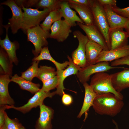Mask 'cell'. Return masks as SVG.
Listing matches in <instances>:
<instances>
[{
	"mask_svg": "<svg viewBox=\"0 0 129 129\" xmlns=\"http://www.w3.org/2000/svg\"><path fill=\"white\" fill-rule=\"evenodd\" d=\"M124 105L123 99L113 93H108L97 95L92 107L99 114L113 117L120 112Z\"/></svg>",
	"mask_w": 129,
	"mask_h": 129,
	"instance_id": "obj_1",
	"label": "cell"
},
{
	"mask_svg": "<svg viewBox=\"0 0 129 129\" xmlns=\"http://www.w3.org/2000/svg\"><path fill=\"white\" fill-rule=\"evenodd\" d=\"M111 74L105 72L96 73L91 78L90 85L97 94L111 93L123 99V96L113 88L112 82Z\"/></svg>",
	"mask_w": 129,
	"mask_h": 129,
	"instance_id": "obj_2",
	"label": "cell"
},
{
	"mask_svg": "<svg viewBox=\"0 0 129 129\" xmlns=\"http://www.w3.org/2000/svg\"><path fill=\"white\" fill-rule=\"evenodd\" d=\"M90 8L93 14L94 24L104 37L110 50L111 45L109 37L110 28L103 7L97 0H93Z\"/></svg>",
	"mask_w": 129,
	"mask_h": 129,
	"instance_id": "obj_3",
	"label": "cell"
},
{
	"mask_svg": "<svg viewBox=\"0 0 129 129\" xmlns=\"http://www.w3.org/2000/svg\"><path fill=\"white\" fill-rule=\"evenodd\" d=\"M26 32L27 41L31 42L34 46L35 49L32 50V52L36 57L43 48L48 44L47 39L50 38V33L44 31L39 25L28 29Z\"/></svg>",
	"mask_w": 129,
	"mask_h": 129,
	"instance_id": "obj_4",
	"label": "cell"
},
{
	"mask_svg": "<svg viewBox=\"0 0 129 129\" xmlns=\"http://www.w3.org/2000/svg\"><path fill=\"white\" fill-rule=\"evenodd\" d=\"M73 34L74 38L78 40V45L77 48L72 52L71 59L75 65L83 68L89 65L86 55V45L89 39L86 35H84L79 30L74 31Z\"/></svg>",
	"mask_w": 129,
	"mask_h": 129,
	"instance_id": "obj_5",
	"label": "cell"
},
{
	"mask_svg": "<svg viewBox=\"0 0 129 129\" xmlns=\"http://www.w3.org/2000/svg\"><path fill=\"white\" fill-rule=\"evenodd\" d=\"M24 16L21 29L26 32L29 28L39 25L40 22L48 15L50 11L45 9L39 11L37 9L23 7Z\"/></svg>",
	"mask_w": 129,
	"mask_h": 129,
	"instance_id": "obj_6",
	"label": "cell"
},
{
	"mask_svg": "<svg viewBox=\"0 0 129 129\" xmlns=\"http://www.w3.org/2000/svg\"><path fill=\"white\" fill-rule=\"evenodd\" d=\"M123 68L111 66L108 62H101L95 64H89L84 68H81L76 75L79 81L83 84L88 81L90 76L93 74L106 72L112 69Z\"/></svg>",
	"mask_w": 129,
	"mask_h": 129,
	"instance_id": "obj_7",
	"label": "cell"
},
{
	"mask_svg": "<svg viewBox=\"0 0 129 129\" xmlns=\"http://www.w3.org/2000/svg\"><path fill=\"white\" fill-rule=\"evenodd\" d=\"M56 94L55 91L46 92L39 90L30 98L27 102L20 107H16L14 105H6V109L12 108L20 111L23 113L29 112L32 108L39 106L43 103L44 100L46 98H52Z\"/></svg>",
	"mask_w": 129,
	"mask_h": 129,
	"instance_id": "obj_8",
	"label": "cell"
},
{
	"mask_svg": "<svg viewBox=\"0 0 129 129\" xmlns=\"http://www.w3.org/2000/svg\"><path fill=\"white\" fill-rule=\"evenodd\" d=\"M1 4L7 6L11 10L12 16L8 19V24L11 27L12 33L15 34L19 29H21L24 13L22 11V9L17 5L14 0H7Z\"/></svg>",
	"mask_w": 129,
	"mask_h": 129,
	"instance_id": "obj_9",
	"label": "cell"
},
{
	"mask_svg": "<svg viewBox=\"0 0 129 129\" xmlns=\"http://www.w3.org/2000/svg\"><path fill=\"white\" fill-rule=\"evenodd\" d=\"M71 27L64 20L57 21L51 27L50 38L56 39L59 42H63L72 32Z\"/></svg>",
	"mask_w": 129,
	"mask_h": 129,
	"instance_id": "obj_10",
	"label": "cell"
},
{
	"mask_svg": "<svg viewBox=\"0 0 129 129\" xmlns=\"http://www.w3.org/2000/svg\"><path fill=\"white\" fill-rule=\"evenodd\" d=\"M67 58L69 62L68 66L64 70L56 71L58 83L55 91L56 94L61 96H62L64 90L66 89L63 84L65 79L70 75H76L81 68L75 65L69 56H67Z\"/></svg>",
	"mask_w": 129,
	"mask_h": 129,
	"instance_id": "obj_11",
	"label": "cell"
},
{
	"mask_svg": "<svg viewBox=\"0 0 129 129\" xmlns=\"http://www.w3.org/2000/svg\"><path fill=\"white\" fill-rule=\"evenodd\" d=\"M39 107V117L36 122L35 129H52L51 121L54 116V110L43 103Z\"/></svg>",
	"mask_w": 129,
	"mask_h": 129,
	"instance_id": "obj_12",
	"label": "cell"
},
{
	"mask_svg": "<svg viewBox=\"0 0 129 129\" xmlns=\"http://www.w3.org/2000/svg\"><path fill=\"white\" fill-rule=\"evenodd\" d=\"M77 24L84 31L89 39L100 45L103 50H109L104 37L94 24L87 25L79 22H77Z\"/></svg>",
	"mask_w": 129,
	"mask_h": 129,
	"instance_id": "obj_13",
	"label": "cell"
},
{
	"mask_svg": "<svg viewBox=\"0 0 129 129\" xmlns=\"http://www.w3.org/2000/svg\"><path fill=\"white\" fill-rule=\"evenodd\" d=\"M124 28H116L110 29L109 37L111 50L115 49L128 45L129 38Z\"/></svg>",
	"mask_w": 129,
	"mask_h": 129,
	"instance_id": "obj_14",
	"label": "cell"
},
{
	"mask_svg": "<svg viewBox=\"0 0 129 129\" xmlns=\"http://www.w3.org/2000/svg\"><path fill=\"white\" fill-rule=\"evenodd\" d=\"M129 55V44L113 50H103L100 54L97 63L110 62Z\"/></svg>",
	"mask_w": 129,
	"mask_h": 129,
	"instance_id": "obj_15",
	"label": "cell"
},
{
	"mask_svg": "<svg viewBox=\"0 0 129 129\" xmlns=\"http://www.w3.org/2000/svg\"><path fill=\"white\" fill-rule=\"evenodd\" d=\"M5 28L6 35L5 38L3 39H0V45L1 47L3 48L7 54L11 61L16 65H17L18 61L17 57L16 51L19 47V45L16 41L12 42L11 41L8 35V30L10 27L8 24L3 26Z\"/></svg>",
	"mask_w": 129,
	"mask_h": 129,
	"instance_id": "obj_16",
	"label": "cell"
},
{
	"mask_svg": "<svg viewBox=\"0 0 129 129\" xmlns=\"http://www.w3.org/2000/svg\"><path fill=\"white\" fill-rule=\"evenodd\" d=\"M113 86L118 92L129 87V69L124 68L120 71L111 74Z\"/></svg>",
	"mask_w": 129,
	"mask_h": 129,
	"instance_id": "obj_17",
	"label": "cell"
},
{
	"mask_svg": "<svg viewBox=\"0 0 129 129\" xmlns=\"http://www.w3.org/2000/svg\"><path fill=\"white\" fill-rule=\"evenodd\" d=\"M58 11L64 20L71 27L76 26V22L84 24L77 15L76 12L71 9L67 0H63Z\"/></svg>",
	"mask_w": 129,
	"mask_h": 129,
	"instance_id": "obj_18",
	"label": "cell"
},
{
	"mask_svg": "<svg viewBox=\"0 0 129 129\" xmlns=\"http://www.w3.org/2000/svg\"><path fill=\"white\" fill-rule=\"evenodd\" d=\"M110 29L116 28H124L129 19L123 17L114 12L111 6H103Z\"/></svg>",
	"mask_w": 129,
	"mask_h": 129,
	"instance_id": "obj_19",
	"label": "cell"
},
{
	"mask_svg": "<svg viewBox=\"0 0 129 129\" xmlns=\"http://www.w3.org/2000/svg\"><path fill=\"white\" fill-rule=\"evenodd\" d=\"M85 90L84 100L81 109L77 117L80 118L85 113V121L87 117L88 112L90 108L93 106L94 100L97 94L94 91L92 87L87 82L83 84Z\"/></svg>",
	"mask_w": 129,
	"mask_h": 129,
	"instance_id": "obj_20",
	"label": "cell"
},
{
	"mask_svg": "<svg viewBox=\"0 0 129 129\" xmlns=\"http://www.w3.org/2000/svg\"><path fill=\"white\" fill-rule=\"evenodd\" d=\"M10 77L8 75H1L0 76V105H14L13 99L9 92L8 86L10 82Z\"/></svg>",
	"mask_w": 129,
	"mask_h": 129,
	"instance_id": "obj_21",
	"label": "cell"
},
{
	"mask_svg": "<svg viewBox=\"0 0 129 129\" xmlns=\"http://www.w3.org/2000/svg\"><path fill=\"white\" fill-rule=\"evenodd\" d=\"M103 50L100 45L89 39L86 47V59L89 64H93L97 63L99 57Z\"/></svg>",
	"mask_w": 129,
	"mask_h": 129,
	"instance_id": "obj_22",
	"label": "cell"
},
{
	"mask_svg": "<svg viewBox=\"0 0 129 129\" xmlns=\"http://www.w3.org/2000/svg\"><path fill=\"white\" fill-rule=\"evenodd\" d=\"M69 4L70 7L78 13L85 24L87 25L94 24L93 14L90 8L73 3H69Z\"/></svg>",
	"mask_w": 129,
	"mask_h": 129,
	"instance_id": "obj_23",
	"label": "cell"
},
{
	"mask_svg": "<svg viewBox=\"0 0 129 129\" xmlns=\"http://www.w3.org/2000/svg\"><path fill=\"white\" fill-rule=\"evenodd\" d=\"M10 82L17 84L22 89L27 91L32 94H35L40 90V85L38 83H35L31 81H27L22 77L15 74L12 76Z\"/></svg>",
	"mask_w": 129,
	"mask_h": 129,
	"instance_id": "obj_24",
	"label": "cell"
},
{
	"mask_svg": "<svg viewBox=\"0 0 129 129\" xmlns=\"http://www.w3.org/2000/svg\"><path fill=\"white\" fill-rule=\"evenodd\" d=\"M43 60H48L53 63L56 66L57 71L64 70L69 64L68 61H66L62 63H60L56 61L51 56L48 46L43 47L39 55L33 58L32 61H40Z\"/></svg>",
	"mask_w": 129,
	"mask_h": 129,
	"instance_id": "obj_25",
	"label": "cell"
},
{
	"mask_svg": "<svg viewBox=\"0 0 129 129\" xmlns=\"http://www.w3.org/2000/svg\"><path fill=\"white\" fill-rule=\"evenodd\" d=\"M0 64L5 74L8 75L10 77H11L12 73L13 63L6 52L1 47L0 49Z\"/></svg>",
	"mask_w": 129,
	"mask_h": 129,
	"instance_id": "obj_26",
	"label": "cell"
},
{
	"mask_svg": "<svg viewBox=\"0 0 129 129\" xmlns=\"http://www.w3.org/2000/svg\"><path fill=\"white\" fill-rule=\"evenodd\" d=\"M56 75V71L54 68L46 65L40 66L36 77L43 82L52 79Z\"/></svg>",
	"mask_w": 129,
	"mask_h": 129,
	"instance_id": "obj_27",
	"label": "cell"
},
{
	"mask_svg": "<svg viewBox=\"0 0 129 129\" xmlns=\"http://www.w3.org/2000/svg\"><path fill=\"white\" fill-rule=\"evenodd\" d=\"M62 16L58 10L51 11L42 23L39 24L45 31L49 32L51 27L55 22L61 19Z\"/></svg>",
	"mask_w": 129,
	"mask_h": 129,
	"instance_id": "obj_28",
	"label": "cell"
},
{
	"mask_svg": "<svg viewBox=\"0 0 129 129\" xmlns=\"http://www.w3.org/2000/svg\"><path fill=\"white\" fill-rule=\"evenodd\" d=\"M63 0H39L35 7L37 9H47L50 11L58 10Z\"/></svg>",
	"mask_w": 129,
	"mask_h": 129,
	"instance_id": "obj_29",
	"label": "cell"
},
{
	"mask_svg": "<svg viewBox=\"0 0 129 129\" xmlns=\"http://www.w3.org/2000/svg\"><path fill=\"white\" fill-rule=\"evenodd\" d=\"M40 61H33L32 65L26 71L22 72L21 76L26 80L31 81L33 79L36 77L38 69V65Z\"/></svg>",
	"mask_w": 129,
	"mask_h": 129,
	"instance_id": "obj_30",
	"label": "cell"
},
{
	"mask_svg": "<svg viewBox=\"0 0 129 129\" xmlns=\"http://www.w3.org/2000/svg\"><path fill=\"white\" fill-rule=\"evenodd\" d=\"M5 118L4 124L0 129H21L23 126L19 122L18 119H11L10 118L5 111Z\"/></svg>",
	"mask_w": 129,
	"mask_h": 129,
	"instance_id": "obj_31",
	"label": "cell"
},
{
	"mask_svg": "<svg viewBox=\"0 0 129 129\" xmlns=\"http://www.w3.org/2000/svg\"><path fill=\"white\" fill-rule=\"evenodd\" d=\"M42 83V87L40 90L46 92H50V90L57 88L58 83V76L56 75L53 78Z\"/></svg>",
	"mask_w": 129,
	"mask_h": 129,
	"instance_id": "obj_32",
	"label": "cell"
},
{
	"mask_svg": "<svg viewBox=\"0 0 129 129\" xmlns=\"http://www.w3.org/2000/svg\"><path fill=\"white\" fill-rule=\"evenodd\" d=\"M39 0H15V2L17 5L22 9L23 7L29 8L34 7Z\"/></svg>",
	"mask_w": 129,
	"mask_h": 129,
	"instance_id": "obj_33",
	"label": "cell"
},
{
	"mask_svg": "<svg viewBox=\"0 0 129 129\" xmlns=\"http://www.w3.org/2000/svg\"><path fill=\"white\" fill-rule=\"evenodd\" d=\"M113 11L119 15L129 19V6L124 8H120L115 6H111Z\"/></svg>",
	"mask_w": 129,
	"mask_h": 129,
	"instance_id": "obj_34",
	"label": "cell"
},
{
	"mask_svg": "<svg viewBox=\"0 0 129 129\" xmlns=\"http://www.w3.org/2000/svg\"><path fill=\"white\" fill-rule=\"evenodd\" d=\"M123 65H129V55L112 61L111 65L113 67H116Z\"/></svg>",
	"mask_w": 129,
	"mask_h": 129,
	"instance_id": "obj_35",
	"label": "cell"
},
{
	"mask_svg": "<svg viewBox=\"0 0 129 129\" xmlns=\"http://www.w3.org/2000/svg\"><path fill=\"white\" fill-rule=\"evenodd\" d=\"M69 3H72L90 8L93 0H67Z\"/></svg>",
	"mask_w": 129,
	"mask_h": 129,
	"instance_id": "obj_36",
	"label": "cell"
},
{
	"mask_svg": "<svg viewBox=\"0 0 129 129\" xmlns=\"http://www.w3.org/2000/svg\"><path fill=\"white\" fill-rule=\"evenodd\" d=\"M62 97V102L64 105L69 106L72 103L73 100L72 96L69 94L65 93L64 91Z\"/></svg>",
	"mask_w": 129,
	"mask_h": 129,
	"instance_id": "obj_37",
	"label": "cell"
},
{
	"mask_svg": "<svg viewBox=\"0 0 129 129\" xmlns=\"http://www.w3.org/2000/svg\"><path fill=\"white\" fill-rule=\"evenodd\" d=\"M6 109V105H0V128L4 124L5 120V110Z\"/></svg>",
	"mask_w": 129,
	"mask_h": 129,
	"instance_id": "obj_38",
	"label": "cell"
},
{
	"mask_svg": "<svg viewBox=\"0 0 129 129\" xmlns=\"http://www.w3.org/2000/svg\"><path fill=\"white\" fill-rule=\"evenodd\" d=\"M99 3L103 6L109 5L111 6H116L117 0H97Z\"/></svg>",
	"mask_w": 129,
	"mask_h": 129,
	"instance_id": "obj_39",
	"label": "cell"
},
{
	"mask_svg": "<svg viewBox=\"0 0 129 129\" xmlns=\"http://www.w3.org/2000/svg\"><path fill=\"white\" fill-rule=\"evenodd\" d=\"M124 28L126 30V32L128 37H129V20L126 23Z\"/></svg>",
	"mask_w": 129,
	"mask_h": 129,
	"instance_id": "obj_40",
	"label": "cell"
},
{
	"mask_svg": "<svg viewBox=\"0 0 129 129\" xmlns=\"http://www.w3.org/2000/svg\"><path fill=\"white\" fill-rule=\"evenodd\" d=\"M113 122L114 124L116 126L115 128V129H119L118 127L117 123L114 120H113Z\"/></svg>",
	"mask_w": 129,
	"mask_h": 129,
	"instance_id": "obj_41",
	"label": "cell"
},
{
	"mask_svg": "<svg viewBox=\"0 0 129 129\" xmlns=\"http://www.w3.org/2000/svg\"><path fill=\"white\" fill-rule=\"evenodd\" d=\"M21 129H25L24 127L23 126L21 128Z\"/></svg>",
	"mask_w": 129,
	"mask_h": 129,
	"instance_id": "obj_42",
	"label": "cell"
}]
</instances>
